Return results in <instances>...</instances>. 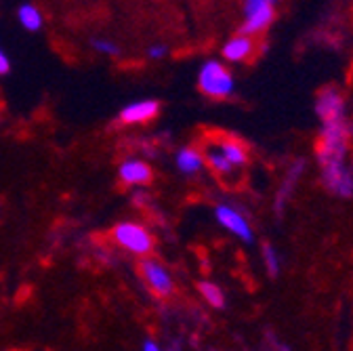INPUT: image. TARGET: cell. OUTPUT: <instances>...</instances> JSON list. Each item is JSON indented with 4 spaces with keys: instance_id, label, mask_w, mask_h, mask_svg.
Returning a JSON list of instances; mask_svg holds the SVG:
<instances>
[{
    "instance_id": "1",
    "label": "cell",
    "mask_w": 353,
    "mask_h": 351,
    "mask_svg": "<svg viewBox=\"0 0 353 351\" xmlns=\"http://www.w3.org/2000/svg\"><path fill=\"white\" fill-rule=\"evenodd\" d=\"M349 126L345 120H336L330 124H324L322 133L316 141V154L322 166L328 164H341L347 148H349Z\"/></svg>"
},
{
    "instance_id": "2",
    "label": "cell",
    "mask_w": 353,
    "mask_h": 351,
    "mask_svg": "<svg viewBox=\"0 0 353 351\" xmlns=\"http://www.w3.org/2000/svg\"><path fill=\"white\" fill-rule=\"evenodd\" d=\"M112 240L122 246L124 250L132 252V254H139L145 257L154 250V236L139 223H132V221H122L116 223L112 228Z\"/></svg>"
},
{
    "instance_id": "3",
    "label": "cell",
    "mask_w": 353,
    "mask_h": 351,
    "mask_svg": "<svg viewBox=\"0 0 353 351\" xmlns=\"http://www.w3.org/2000/svg\"><path fill=\"white\" fill-rule=\"evenodd\" d=\"M198 89L212 99H223L234 91L232 72L219 61H208L198 76Z\"/></svg>"
},
{
    "instance_id": "4",
    "label": "cell",
    "mask_w": 353,
    "mask_h": 351,
    "mask_svg": "<svg viewBox=\"0 0 353 351\" xmlns=\"http://www.w3.org/2000/svg\"><path fill=\"white\" fill-rule=\"evenodd\" d=\"M246 19L240 28L242 36H256L268 30L276 19V5L272 0H248L244 5Z\"/></svg>"
},
{
    "instance_id": "5",
    "label": "cell",
    "mask_w": 353,
    "mask_h": 351,
    "mask_svg": "<svg viewBox=\"0 0 353 351\" xmlns=\"http://www.w3.org/2000/svg\"><path fill=\"white\" fill-rule=\"evenodd\" d=\"M139 276L145 282V286L160 299H166L172 294L174 284H172V276L170 272L162 265L156 259H143L139 263Z\"/></svg>"
},
{
    "instance_id": "6",
    "label": "cell",
    "mask_w": 353,
    "mask_h": 351,
    "mask_svg": "<svg viewBox=\"0 0 353 351\" xmlns=\"http://www.w3.org/2000/svg\"><path fill=\"white\" fill-rule=\"evenodd\" d=\"M261 49V42L254 38V36H234L232 40L225 42L223 47V57L228 61H234V63H248L256 57Z\"/></svg>"
},
{
    "instance_id": "7",
    "label": "cell",
    "mask_w": 353,
    "mask_h": 351,
    "mask_svg": "<svg viewBox=\"0 0 353 351\" xmlns=\"http://www.w3.org/2000/svg\"><path fill=\"white\" fill-rule=\"evenodd\" d=\"M322 179H324V185L343 196V198H349L353 196V177L351 172L345 168V164H328V166H322Z\"/></svg>"
},
{
    "instance_id": "8",
    "label": "cell",
    "mask_w": 353,
    "mask_h": 351,
    "mask_svg": "<svg viewBox=\"0 0 353 351\" xmlns=\"http://www.w3.org/2000/svg\"><path fill=\"white\" fill-rule=\"evenodd\" d=\"M316 110H318V116H320L322 124H330V122H336V120H345L343 118L345 103H343V97H341L339 89H334V86H326L324 91H320Z\"/></svg>"
},
{
    "instance_id": "9",
    "label": "cell",
    "mask_w": 353,
    "mask_h": 351,
    "mask_svg": "<svg viewBox=\"0 0 353 351\" xmlns=\"http://www.w3.org/2000/svg\"><path fill=\"white\" fill-rule=\"evenodd\" d=\"M118 177L124 185H148L154 179V170L143 160H124L118 168Z\"/></svg>"
},
{
    "instance_id": "10",
    "label": "cell",
    "mask_w": 353,
    "mask_h": 351,
    "mask_svg": "<svg viewBox=\"0 0 353 351\" xmlns=\"http://www.w3.org/2000/svg\"><path fill=\"white\" fill-rule=\"evenodd\" d=\"M214 214H216V221H219L221 225H223V228H228L232 234H236V236L242 238L244 242H250V240H252L250 225L246 223V219H244L238 210H234V208H230V206H225V204H221V206H216Z\"/></svg>"
},
{
    "instance_id": "11",
    "label": "cell",
    "mask_w": 353,
    "mask_h": 351,
    "mask_svg": "<svg viewBox=\"0 0 353 351\" xmlns=\"http://www.w3.org/2000/svg\"><path fill=\"white\" fill-rule=\"evenodd\" d=\"M214 146L219 148L221 154H223V156L230 160V164L236 166V168L246 166L248 160H250L248 148H246L240 139H236V137H232V135H219Z\"/></svg>"
},
{
    "instance_id": "12",
    "label": "cell",
    "mask_w": 353,
    "mask_h": 351,
    "mask_svg": "<svg viewBox=\"0 0 353 351\" xmlns=\"http://www.w3.org/2000/svg\"><path fill=\"white\" fill-rule=\"evenodd\" d=\"M202 156H204V164L212 170L214 177H219V181H223V183L234 181V177H236V166L230 164V160L219 152L216 146H208L202 152Z\"/></svg>"
},
{
    "instance_id": "13",
    "label": "cell",
    "mask_w": 353,
    "mask_h": 351,
    "mask_svg": "<svg viewBox=\"0 0 353 351\" xmlns=\"http://www.w3.org/2000/svg\"><path fill=\"white\" fill-rule=\"evenodd\" d=\"M160 112V103L145 99V101H137V103H130L120 112V120L124 124H143L150 122L158 116Z\"/></svg>"
},
{
    "instance_id": "14",
    "label": "cell",
    "mask_w": 353,
    "mask_h": 351,
    "mask_svg": "<svg viewBox=\"0 0 353 351\" xmlns=\"http://www.w3.org/2000/svg\"><path fill=\"white\" fill-rule=\"evenodd\" d=\"M176 166H179L181 172L194 174L204 166V156L196 148H183L179 154H176Z\"/></svg>"
},
{
    "instance_id": "15",
    "label": "cell",
    "mask_w": 353,
    "mask_h": 351,
    "mask_svg": "<svg viewBox=\"0 0 353 351\" xmlns=\"http://www.w3.org/2000/svg\"><path fill=\"white\" fill-rule=\"evenodd\" d=\"M17 19L28 32H38L42 28V13L36 5H21L17 9Z\"/></svg>"
},
{
    "instance_id": "16",
    "label": "cell",
    "mask_w": 353,
    "mask_h": 351,
    "mask_svg": "<svg viewBox=\"0 0 353 351\" xmlns=\"http://www.w3.org/2000/svg\"><path fill=\"white\" fill-rule=\"evenodd\" d=\"M198 290H200L202 299H206V303L216 307V310H221V307L225 305V294H223V290H221L216 284H212V282H198Z\"/></svg>"
},
{
    "instance_id": "17",
    "label": "cell",
    "mask_w": 353,
    "mask_h": 351,
    "mask_svg": "<svg viewBox=\"0 0 353 351\" xmlns=\"http://www.w3.org/2000/svg\"><path fill=\"white\" fill-rule=\"evenodd\" d=\"M93 47H95L99 53H103V55H112V57L120 53V47L116 45V42L105 40V38H95V40H93Z\"/></svg>"
},
{
    "instance_id": "18",
    "label": "cell",
    "mask_w": 353,
    "mask_h": 351,
    "mask_svg": "<svg viewBox=\"0 0 353 351\" xmlns=\"http://www.w3.org/2000/svg\"><path fill=\"white\" fill-rule=\"evenodd\" d=\"M263 257H265V263H268V272L272 276H278V257L274 252V248L270 244L263 246Z\"/></svg>"
},
{
    "instance_id": "19",
    "label": "cell",
    "mask_w": 353,
    "mask_h": 351,
    "mask_svg": "<svg viewBox=\"0 0 353 351\" xmlns=\"http://www.w3.org/2000/svg\"><path fill=\"white\" fill-rule=\"evenodd\" d=\"M166 53H168V49H166L164 45H154V47H150V51H148V55H150L152 59H162V57H166Z\"/></svg>"
},
{
    "instance_id": "20",
    "label": "cell",
    "mask_w": 353,
    "mask_h": 351,
    "mask_svg": "<svg viewBox=\"0 0 353 351\" xmlns=\"http://www.w3.org/2000/svg\"><path fill=\"white\" fill-rule=\"evenodd\" d=\"M9 68H11V61H9L7 53H5L3 49H0V74H7Z\"/></svg>"
},
{
    "instance_id": "21",
    "label": "cell",
    "mask_w": 353,
    "mask_h": 351,
    "mask_svg": "<svg viewBox=\"0 0 353 351\" xmlns=\"http://www.w3.org/2000/svg\"><path fill=\"white\" fill-rule=\"evenodd\" d=\"M143 351H162V349L158 347V343H154V341H145V343H143Z\"/></svg>"
},
{
    "instance_id": "22",
    "label": "cell",
    "mask_w": 353,
    "mask_h": 351,
    "mask_svg": "<svg viewBox=\"0 0 353 351\" xmlns=\"http://www.w3.org/2000/svg\"><path fill=\"white\" fill-rule=\"evenodd\" d=\"M13 351H17V349H13Z\"/></svg>"
}]
</instances>
